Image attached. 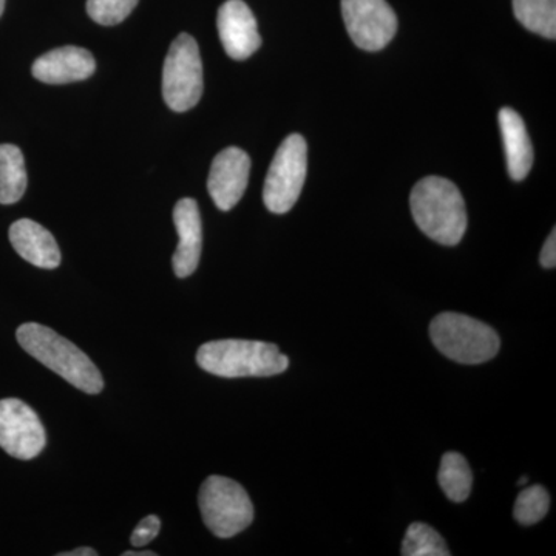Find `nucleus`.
<instances>
[{"label": "nucleus", "instance_id": "obj_6", "mask_svg": "<svg viewBox=\"0 0 556 556\" xmlns=\"http://www.w3.org/2000/svg\"><path fill=\"white\" fill-rule=\"evenodd\" d=\"M203 97V62L199 43L181 33L172 42L163 67V98L174 112L195 108Z\"/></svg>", "mask_w": 556, "mask_h": 556}, {"label": "nucleus", "instance_id": "obj_27", "mask_svg": "<svg viewBox=\"0 0 556 556\" xmlns=\"http://www.w3.org/2000/svg\"><path fill=\"white\" fill-rule=\"evenodd\" d=\"M527 482H529V478H521V481L518 482L519 485H525L527 484Z\"/></svg>", "mask_w": 556, "mask_h": 556}, {"label": "nucleus", "instance_id": "obj_3", "mask_svg": "<svg viewBox=\"0 0 556 556\" xmlns=\"http://www.w3.org/2000/svg\"><path fill=\"white\" fill-rule=\"evenodd\" d=\"M200 368L218 378H268L281 375L289 358L274 343L226 339L204 343L197 353Z\"/></svg>", "mask_w": 556, "mask_h": 556}, {"label": "nucleus", "instance_id": "obj_14", "mask_svg": "<svg viewBox=\"0 0 556 556\" xmlns=\"http://www.w3.org/2000/svg\"><path fill=\"white\" fill-rule=\"evenodd\" d=\"M10 241L14 251L33 266L56 269L61 263V251L49 230L33 219L22 218L10 228Z\"/></svg>", "mask_w": 556, "mask_h": 556}, {"label": "nucleus", "instance_id": "obj_23", "mask_svg": "<svg viewBox=\"0 0 556 556\" xmlns=\"http://www.w3.org/2000/svg\"><path fill=\"white\" fill-rule=\"evenodd\" d=\"M541 265L547 269H554L556 265V230H552L551 236L544 243L543 251H541Z\"/></svg>", "mask_w": 556, "mask_h": 556}, {"label": "nucleus", "instance_id": "obj_11", "mask_svg": "<svg viewBox=\"0 0 556 556\" xmlns=\"http://www.w3.org/2000/svg\"><path fill=\"white\" fill-rule=\"evenodd\" d=\"M219 39L229 58L244 61L262 46L257 21L243 0H228L218 10Z\"/></svg>", "mask_w": 556, "mask_h": 556}, {"label": "nucleus", "instance_id": "obj_15", "mask_svg": "<svg viewBox=\"0 0 556 556\" xmlns=\"http://www.w3.org/2000/svg\"><path fill=\"white\" fill-rule=\"evenodd\" d=\"M500 127L506 149L508 175L515 181H522L533 166V148L525 121L517 110L504 108L500 110Z\"/></svg>", "mask_w": 556, "mask_h": 556}, {"label": "nucleus", "instance_id": "obj_5", "mask_svg": "<svg viewBox=\"0 0 556 556\" xmlns=\"http://www.w3.org/2000/svg\"><path fill=\"white\" fill-rule=\"evenodd\" d=\"M201 517L218 538L239 535L254 521V506L247 490L232 479L208 477L200 489Z\"/></svg>", "mask_w": 556, "mask_h": 556}, {"label": "nucleus", "instance_id": "obj_4", "mask_svg": "<svg viewBox=\"0 0 556 556\" xmlns=\"http://www.w3.org/2000/svg\"><path fill=\"white\" fill-rule=\"evenodd\" d=\"M434 346L464 365L484 364L496 356L501 340L495 329L466 314L442 313L430 325Z\"/></svg>", "mask_w": 556, "mask_h": 556}, {"label": "nucleus", "instance_id": "obj_25", "mask_svg": "<svg viewBox=\"0 0 556 556\" xmlns=\"http://www.w3.org/2000/svg\"><path fill=\"white\" fill-rule=\"evenodd\" d=\"M123 556H156L155 552H124Z\"/></svg>", "mask_w": 556, "mask_h": 556}, {"label": "nucleus", "instance_id": "obj_26", "mask_svg": "<svg viewBox=\"0 0 556 556\" xmlns=\"http://www.w3.org/2000/svg\"><path fill=\"white\" fill-rule=\"evenodd\" d=\"M3 10H5V0H0V16H2Z\"/></svg>", "mask_w": 556, "mask_h": 556}, {"label": "nucleus", "instance_id": "obj_20", "mask_svg": "<svg viewBox=\"0 0 556 556\" xmlns=\"http://www.w3.org/2000/svg\"><path fill=\"white\" fill-rule=\"evenodd\" d=\"M548 507H551V496L543 485L527 486L517 497L514 517L519 525H536L546 517Z\"/></svg>", "mask_w": 556, "mask_h": 556}, {"label": "nucleus", "instance_id": "obj_18", "mask_svg": "<svg viewBox=\"0 0 556 556\" xmlns=\"http://www.w3.org/2000/svg\"><path fill=\"white\" fill-rule=\"evenodd\" d=\"M514 13L527 30L556 38V0H514Z\"/></svg>", "mask_w": 556, "mask_h": 556}, {"label": "nucleus", "instance_id": "obj_10", "mask_svg": "<svg viewBox=\"0 0 556 556\" xmlns=\"http://www.w3.org/2000/svg\"><path fill=\"white\" fill-rule=\"evenodd\" d=\"M249 174L251 159L244 150L228 148L215 156L208 172L207 190L219 211L228 212L239 204L247 192Z\"/></svg>", "mask_w": 556, "mask_h": 556}, {"label": "nucleus", "instance_id": "obj_19", "mask_svg": "<svg viewBox=\"0 0 556 556\" xmlns=\"http://www.w3.org/2000/svg\"><path fill=\"white\" fill-rule=\"evenodd\" d=\"M404 556H448L450 551L444 538L433 527L424 522H413L405 533L402 544Z\"/></svg>", "mask_w": 556, "mask_h": 556}, {"label": "nucleus", "instance_id": "obj_22", "mask_svg": "<svg viewBox=\"0 0 556 556\" xmlns=\"http://www.w3.org/2000/svg\"><path fill=\"white\" fill-rule=\"evenodd\" d=\"M160 529V518L155 517V515H149V517H146L141 522H139L137 529H135L134 533H131V546H148L149 543H152V541L159 536Z\"/></svg>", "mask_w": 556, "mask_h": 556}, {"label": "nucleus", "instance_id": "obj_9", "mask_svg": "<svg viewBox=\"0 0 556 556\" xmlns=\"http://www.w3.org/2000/svg\"><path fill=\"white\" fill-rule=\"evenodd\" d=\"M47 437L35 409L20 399L0 401V447L16 459L28 460L46 448Z\"/></svg>", "mask_w": 556, "mask_h": 556}, {"label": "nucleus", "instance_id": "obj_16", "mask_svg": "<svg viewBox=\"0 0 556 556\" xmlns=\"http://www.w3.org/2000/svg\"><path fill=\"white\" fill-rule=\"evenodd\" d=\"M27 169L21 149L0 144V204H14L27 190Z\"/></svg>", "mask_w": 556, "mask_h": 556}, {"label": "nucleus", "instance_id": "obj_13", "mask_svg": "<svg viewBox=\"0 0 556 556\" xmlns=\"http://www.w3.org/2000/svg\"><path fill=\"white\" fill-rule=\"evenodd\" d=\"M174 223L179 243L172 265L179 278L192 276L199 268L201 248H203V229L199 204L192 199L179 200L174 208Z\"/></svg>", "mask_w": 556, "mask_h": 556}, {"label": "nucleus", "instance_id": "obj_7", "mask_svg": "<svg viewBox=\"0 0 556 556\" xmlns=\"http://www.w3.org/2000/svg\"><path fill=\"white\" fill-rule=\"evenodd\" d=\"M308 170V146L302 135H289L270 163L263 201L273 214H287L298 203Z\"/></svg>", "mask_w": 556, "mask_h": 556}, {"label": "nucleus", "instance_id": "obj_8", "mask_svg": "<svg viewBox=\"0 0 556 556\" xmlns=\"http://www.w3.org/2000/svg\"><path fill=\"white\" fill-rule=\"evenodd\" d=\"M348 35L358 49H386L397 31V16L387 0H342Z\"/></svg>", "mask_w": 556, "mask_h": 556}, {"label": "nucleus", "instance_id": "obj_17", "mask_svg": "<svg viewBox=\"0 0 556 556\" xmlns=\"http://www.w3.org/2000/svg\"><path fill=\"white\" fill-rule=\"evenodd\" d=\"M438 481L450 501L464 503L473 485V473L466 457L456 452L445 453L439 467Z\"/></svg>", "mask_w": 556, "mask_h": 556}, {"label": "nucleus", "instance_id": "obj_24", "mask_svg": "<svg viewBox=\"0 0 556 556\" xmlns=\"http://www.w3.org/2000/svg\"><path fill=\"white\" fill-rule=\"evenodd\" d=\"M98 552H94L93 548L90 547H79L75 548L72 552H62V554H58V556H97Z\"/></svg>", "mask_w": 556, "mask_h": 556}, {"label": "nucleus", "instance_id": "obj_21", "mask_svg": "<svg viewBox=\"0 0 556 556\" xmlns=\"http://www.w3.org/2000/svg\"><path fill=\"white\" fill-rule=\"evenodd\" d=\"M139 0H87V13L97 24L112 27L126 21Z\"/></svg>", "mask_w": 556, "mask_h": 556}, {"label": "nucleus", "instance_id": "obj_2", "mask_svg": "<svg viewBox=\"0 0 556 556\" xmlns=\"http://www.w3.org/2000/svg\"><path fill=\"white\" fill-rule=\"evenodd\" d=\"M16 338L31 357L60 375L73 387L84 393H101L104 380L100 369L94 367L86 353L53 329L39 324H24L17 328Z\"/></svg>", "mask_w": 556, "mask_h": 556}, {"label": "nucleus", "instance_id": "obj_1", "mask_svg": "<svg viewBox=\"0 0 556 556\" xmlns=\"http://www.w3.org/2000/svg\"><path fill=\"white\" fill-rule=\"evenodd\" d=\"M419 229L444 247H455L467 230L466 201L455 182L441 177L420 179L409 197Z\"/></svg>", "mask_w": 556, "mask_h": 556}, {"label": "nucleus", "instance_id": "obj_12", "mask_svg": "<svg viewBox=\"0 0 556 556\" xmlns=\"http://www.w3.org/2000/svg\"><path fill=\"white\" fill-rule=\"evenodd\" d=\"M94 70L97 62L89 50L67 46L42 54L33 64L31 73L40 83L61 86L90 78Z\"/></svg>", "mask_w": 556, "mask_h": 556}]
</instances>
